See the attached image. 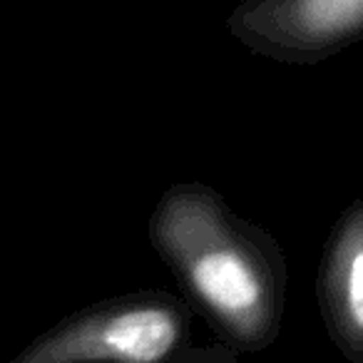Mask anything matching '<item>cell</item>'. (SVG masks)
<instances>
[{
	"instance_id": "1",
	"label": "cell",
	"mask_w": 363,
	"mask_h": 363,
	"mask_svg": "<svg viewBox=\"0 0 363 363\" xmlns=\"http://www.w3.org/2000/svg\"><path fill=\"white\" fill-rule=\"evenodd\" d=\"M147 242L214 343L237 356L274 346L286 313L289 267L272 232L234 212L214 187L187 179L157 199Z\"/></svg>"
},
{
	"instance_id": "2",
	"label": "cell",
	"mask_w": 363,
	"mask_h": 363,
	"mask_svg": "<svg viewBox=\"0 0 363 363\" xmlns=\"http://www.w3.org/2000/svg\"><path fill=\"white\" fill-rule=\"evenodd\" d=\"M192 346V311L162 289L117 294L38 333L8 363H174Z\"/></svg>"
},
{
	"instance_id": "3",
	"label": "cell",
	"mask_w": 363,
	"mask_h": 363,
	"mask_svg": "<svg viewBox=\"0 0 363 363\" xmlns=\"http://www.w3.org/2000/svg\"><path fill=\"white\" fill-rule=\"evenodd\" d=\"M239 45L281 65H318L363 40V0H249L227 18Z\"/></svg>"
},
{
	"instance_id": "4",
	"label": "cell",
	"mask_w": 363,
	"mask_h": 363,
	"mask_svg": "<svg viewBox=\"0 0 363 363\" xmlns=\"http://www.w3.org/2000/svg\"><path fill=\"white\" fill-rule=\"evenodd\" d=\"M316 303L338 353L348 363H363V197L338 214L323 242Z\"/></svg>"
},
{
	"instance_id": "5",
	"label": "cell",
	"mask_w": 363,
	"mask_h": 363,
	"mask_svg": "<svg viewBox=\"0 0 363 363\" xmlns=\"http://www.w3.org/2000/svg\"><path fill=\"white\" fill-rule=\"evenodd\" d=\"M174 363H242L237 353L227 351L219 343H209V346H189L182 356L174 358Z\"/></svg>"
}]
</instances>
